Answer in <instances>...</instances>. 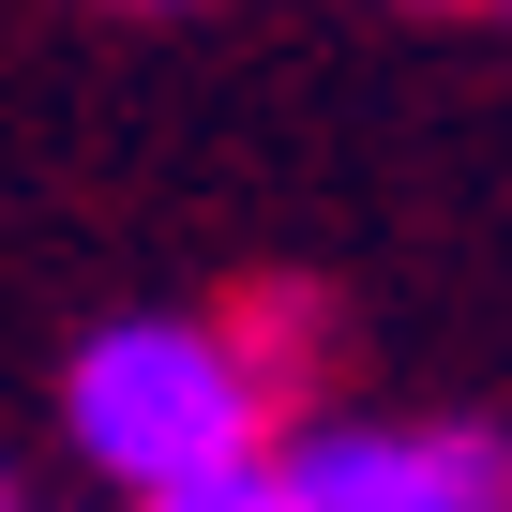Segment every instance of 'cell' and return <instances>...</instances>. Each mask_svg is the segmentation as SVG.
Segmentation results:
<instances>
[{"label":"cell","instance_id":"1","mask_svg":"<svg viewBox=\"0 0 512 512\" xmlns=\"http://www.w3.org/2000/svg\"><path fill=\"white\" fill-rule=\"evenodd\" d=\"M272 362H256V332H211V317H136L76 362V452L121 467L136 497L166 482H211L256 452V422H272Z\"/></svg>","mask_w":512,"mask_h":512},{"label":"cell","instance_id":"2","mask_svg":"<svg viewBox=\"0 0 512 512\" xmlns=\"http://www.w3.org/2000/svg\"><path fill=\"white\" fill-rule=\"evenodd\" d=\"M287 467L317 512H512L497 437H302Z\"/></svg>","mask_w":512,"mask_h":512},{"label":"cell","instance_id":"3","mask_svg":"<svg viewBox=\"0 0 512 512\" xmlns=\"http://www.w3.org/2000/svg\"><path fill=\"white\" fill-rule=\"evenodd\" d=\"M136 512H317V497H302V467H256V452H241V467L166 482V497H136Z\"/></svg>","mask_w":512,"mask_h":512}]
</instances>
